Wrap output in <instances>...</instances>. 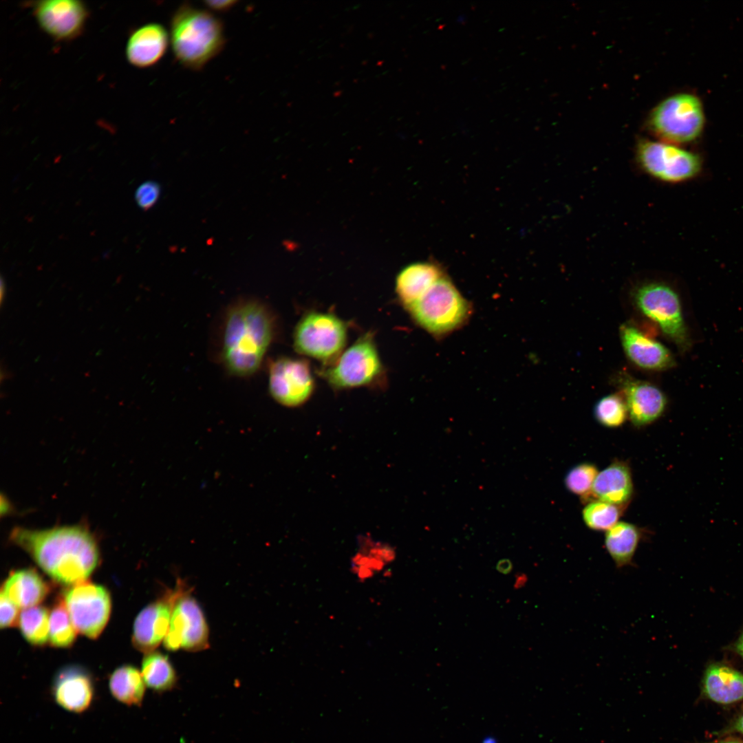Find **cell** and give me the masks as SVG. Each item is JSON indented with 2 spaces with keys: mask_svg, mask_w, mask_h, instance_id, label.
Returning <instances> with one entry per match:
<instances>
[{
  "mask_svg": "<svg viewBox=\"0 0 743 743\" xmlns=\"http://www.w3.org/2000/svg\"><path fill=\"white\" fill-rule=\"evenodd\" d=\"M703 690L711 700L730 704L743 700V674L726 666L713 665L705 671Z\"/></svg>",
  "mask_w": 743,
  "mask_h": 743,
  "instance_id": "obj_22",
  "label": "cell"
},
{
  "mask_svg": "<svg viewBox=\"0 0 743 743\" xmlns=\"http://www.w3.org/2000/svg\"><path fill=\"white\" fill-rule=\"evenodd\" d=\"M205 5L211 10L217 12L229 10L236 3V1H206Z\"/></svg>",
  "mask_w": 743,
  "mask_h": 743,
  "instance_id": "obj_34",
  "label": "cell"
},
{
  "mask_svg": "<svg viewBox=\"0 0 743 743\" xmlns=\"http://www.w3.org/2000/svg\"><path fill=\"white\" fill-rule=\"evenodd\" d=\"M64 602L76 631L96 638L105 627L110 614L108 591L86 581L74 585L65 594Z\"/></svg>",
  "mask_w": 743,
  "mask_h": 743,
  "instance_id": "obj_10",
  "label": "cell"
},
{
  "mask_svg": "<svg viewBox=\"0 0 743 743\" xmlns=\"http://www.w3.org/2000/svg\"><path fill=\"white\" fill-rule=\"evenodd\" d=\"M528 581L527 576L524 573H519L516 575L515 582L514 588L515 589H519L525 585Z\"/></svg>",
  "mask_w": 743,
  "mask_h": 743,
  "instance_id": "obj_36",
  "label": "cell"
},
{
  "mask_svg": "<svg viewBox=\"0 0 743 743\" xmlns=\"http://www.w3.org/2000/svg\"><path fill=\"white\" fill-rule=\"evenodd\" d=\"M48 592L47 584L32 569H23L11 573L1 590V593L18 607L24 609L40 603Z\"/></svg>",
  "mask_w": 743,
  "mask_h": 743,
  "instance_id": "obj_21",
  "label": "cell"
},
{
  "mask_svg": "<svg viewBox=\"0 0 743 743\" xmlns=\"http://www.w3.org/2000/svg\"><path fill=\"white\" fill-rule=\"evenodd\" d=\"M618 381L619 392L626 403L628 418L635 427L649 425L664 413L667 400L658 387L626 374L621 376Z\"/></svg>",
  "mask_w": 743,
  "mask_h": 743,
  "instance_id": "obj_15",
  "label": "cell"
},
{
  "mask_svg": "<svg viewBox=\"0 0 743 743\" xmlns=\"http://www.w3.org/2000/svg\"><path fill=\"white\" fill-rule=\"evenodd\" d=\"M19 608L13 602L0 594V626L1 628L14 627L19 623Z\"/></svg>",
  "mask_w": 743,
  "mask_h": 743,
  "instance_id": "obj_33",
  "label": "cell"
},
{
  "mask_svg": "<svg viewBox=\"0 0 743 743\" xmlns=\"http://www.w3.org/2000/svg\"><path fill=\"white\" fill-rule=\"evenodd\" d=\"M169 45V34L158 23L144 24L131 32L126 45L128 62L138 68L156 64L164 55Z\"/></svg>",
  "mask_w": 743,
  "mask_h": 743,
  "instance_id": "obj_18",
  "label": "cell"
},
{
  "mask_svg": "<svg viewBox=\"0 0 743 743\" xmlns=\"http://www.w3.org/2000/svg\"><path fill=\"white\" fill-rule=\"evenodd\" d=\"M638 165L647 174L665 182L677 183L696 175L701 168L698 155L667 142L640 140L636 147Z\"/></svg>",
  "mask_w": 743,
  "mask_h": 743,
  "instance_id": "obj_9",
  "label": "cell"
},
{
  "mask_svg": "<svg viewBox=\"0 0 743 743\" xmlns=\"http://www.w3.org/2000/svg\"><path fill=\"white\" fill-rule=\"evenodd\" d=\"M19 624L23 637L32 645H42L50 639V614L45 607L25 608Z\"/></svg>",
  "mask_w": 743,
  "mask_h": 743,
  "instance_id": "obj_26",
  "label": "cell"
},
{
  "mask_svg": "<svg viewBox=\"0 0 743 743\" xmlns=\"http://www.w3.org/2000/svg\"><path fill=\"white\" fill-rule=\"evenodd\" d=\"M440 265L429 261L416 262L405 267L396 280V292L407 310L444 275Z\"/></svg>",
  "mask_w": 743,
  "mask_h": 743,
  "instance_id": "obj_20",
  "label": "cell"
},
{
  "mask_svg": "<svg viewBox=\"0 0 743 743\" xmlns=\"http://www.w3.org/2000/svg\"><path fill=\"white\" fill-rule=\"evenodd\" d=\"M145 682L142 674L134 667L124 665L111 675L109 687L111 695L128 706H140L145 693Z\"/></svg>",
  "mask_w": 743,
  "mask_h": 743,
  "instance_id": "obj_24",
  "label": "cell"
},
{
  "mask_svg": "<svg viewBox=\"0 0 743 743\" xmlns=\"http://www.w3.org/2000/svg\"><path fill=\"white\" fill-rule=\"evenodd\" d=\"M594 413L597 422L608 428L621 426L628 418L626 403L620 392L601 398L596 403Z\"/></svg>",
  "mask_w": 743,
  "mask_h": 743,
  "instance_id": "obj_30",
  "label": "cell"
},
{
  "mask_svg": "<svg viewBox=\"0 0 743 743\" xmlns=\"http://www.w3.org/2000/svg\"><path fill=\"white\" fill-rule=\"evenodd\" d=\"M623 508L597 499L592 500L583 508L582 517L589 528L607 531L618 522Z\"/></svg>",
  "mask_w": 743,
  "mask_h": 743,
  "instance_id": "obj_28",
  "label": "cell"
},
{
  "mask_svg": "<svg viewBox=\"0 0 743 743\" xmlns=\"http://www.w3.org/2000/svg\"><path fill=\"white\" fill-rule=\"evenodd\" d=\"M704 115L699 98L689 94H679L658 105L649 118L652 132L669 144L686 143L702 133Z\"/></svg>",
  "mask_w": 743,
  "mask_h": 743,
  "instance_id": "obj_8",
  "label": "cell"
},
{
  "mask_svg": "<svg viewBox=\"0 0 743 743\" xmlns=\"http://www.w3.org/2000/svg\"><path fill=\"white\" fill-rule=\"evenodd\" d=\"M596 466L588 462L579 464L567 473L564 478L566 488L584 500H590L592 488L598 474Z\"/></svg>",
  "mask_w": 743,
  "mask_h": 743,
  "instance_id": "obj_31",
  "label": "cell"
},
{
  "mask_svg": "<svg viewBox=\"0 0 743 743\" xmlns=\"http://www.w3.org/2000/svg\"><path fill=\"white\" fill-rule=\"evenodd\" d=\"M191 590L182 581H178L173 589L167 590L162 597L138 614L132 638L138 650L145 654L152 652L164 640L176 601Z\"/></svg>",
  "mask_w": 743,
  "mask_h": 743,
  "instance_id": "obj_13",
  "label": "cell"
},
{
  "mask_svg": "<svg viewBox=\"0 0 743 743\" xmlns=\"http://www.w3.org/2000/svg\"><path fill=\"white\" fill-rule=\"evenodd\" d=\"M319 374L335 390L384 385L386 373L374 333L364 334Z\"/></svg>",
  "mask_w": 743,
  "mask_h": 743,
  "instance_id": "obj_6",
  "label": "cell"
},
{
  "mask_svg": "<svg viewBox=\"0 0 743 743\" xmlns=\"http://www.w3.org/2000/svg\"><path fill=\"white\" fill-rule=\"evenodd\" d=\"M407 310L417 325L438 338L461 328L473 311L471 303L446 274Z\"/></svg>",
  "mask_w": 743,
  "mask_h": 743,
  "instance_id": "obj_4",
  "label": "cell"
},
{
  "mask_svg": "<svg viewBox=\"0 0 743 743\" xmlns=\"http://www.w3.org/2000/svg\"><path fill=\"white\" fill-rule=\"evenodd\" d=\"M496 570L502 574H508L513 570V563L511 561L508 559H501L496 565Z\"/></svg>",
  "mask_w": 743,
  "mask_h": 743,
  "instance_id": "obj_35",
  "label": "cell"
},
{
  "mask_svg": "<svg viewBox=\"0 0 743 743\" xmlns=\"http://www.w3.org/2000/svg\"><path fill=\"white\" fill-rule=\"evenodd\" d=\"M641 539L640 530L636 525L625 521H618L606 531L605 546L617 568L632 565Z\"/></svg>",
  "mask_w": 743,
  "mask_h": 743,
  "instance_id": "obj_23",
  "label": "cell"
},
{
  "mask_svg": "<svg viewBox=\"0 0 743 743\" xmlns=\"http://www.w3.org/2000/svg\"><path fill=\"white\" fill-rule=\"evenodd\" d=\"M191 590L182 595L173 609L164 645L171 651L182 649L199 652L209 647L208 627L198 602Z\"/></svg>",
  "mask_w": 743,
  "mask_h": 743,
  "instance_id": "obj_11",
  "label": "cell"
},
{
  "mask_svg": "<svg viewBox=\"0 0 743 743\" xmlns=\"http://www.w3.org/2000/svg\"><path fill=\"white\" fill-rule=\"evenodd\" d=\"M347 338L344 321L329 312H311L298 322L293 334L295 350L325 364L333 363L343 353Z\"/></svg>",
  "mask_w": 743,
  "mask_h": 743,
  "instance_id": "obj_7",
  "label": "cell"
},
{
  "mask_svg": "<svg viewBox=\"0 0 743 743\" xmlns=\"http://www.w3.org/2000/svg\"><path fill=\"white\" fill-rule=\"evenodd\" d=\"M619 336L625 354L637 367L650 371H663L676 365L674 357L664 345L646 336L635 325L622 324Z\"/></svg>",
  "mask_w": 743,
  "mask_h": 743,
  "instance_id": "obj_16",
  "label": "cell"
},
{
  "mask_svg": "<svg viewBox=\"0 0 743 743\" xmlns=\"http://www.w3.org/2000/svg\"><path fill=\"white\" fill-rule=\"evenodd\" d=\"M482 743H496L495 739L492 737H488L484 740Z\"/></svg>",
  "mask_w": 743,
  "mask_h": 743,
  "instance_id": "obj_39",
  "label": "cell"
},
{
  "mask_svg": "<svg viewBox=\"0 0 743 743\" xmlns=\"http://www.w3.org/2000/svg\"><path fill=\"white\" fill-rule=\"evenodd\" d=\"M76 632L64 601H60L50 615V643L58 647H68L75 640Z\"/></svg>",
  "mask_w": 743,
  "mask_h": 743,
  "instance_id": "obj_29",
  "label": "cell"
},
{
  "mask_svg": "<svg viewBox=\"0 0 743 743\" xmlns=\"http://www.w3.org/2000/svg\"><path fill=\"white\" fill-rule=\"evenodd\" d=\"M160 194L159 184L153 181H147L141 184L135 193L136 201L142 209L147 211L158 202Z\"/></svg>",
  "mask_w": 743,
  "mask_h": 743,
  "instance_id": "obj_32",
  "label": "cell"
},
{
  "mask_svg": "<svg viewBox=\"0 0 743 743\" xmlns=\"http://www.w3.org/2000/svg\"><path fill=\"white\" fill-rule=\"evenodd\" d=\"M141 674L146 685L156 691L171 690L177 683L175 671L168 657L158 652L146 654Z\"/></svg>",
  "mask_w": 743,
  "mask_h": 743,
  "instance_id": "obj_25",
  "label": "cell"
},
{
  "mask_svg": "<svg viewBox=\"0 0 743 743\" xmlns=\"http://www.w3.org/2000/svg\"><path fill=\"white\" fill-rule=\"evenodd\" d=\"M10 539L27 552L50 577L67 585L83 582L98 563L93 535L85 528L56 526L43 530L13 528Z\"/></svg>",
  "mask_w": 743,
  "mask_h": 743,
  "instance_id": "obj_1",
  "label": "cell"
},
{
  "mask_svg": "<svg viewBox=\"0 0 743 743\" xmlns=\"http://www.w3.org/2000/svg\"><path fill=\"white\" fill-rule=\"evenodd\" d=\"M631 298L640 313L653 321L680 352L690 349L691 340L680 297L669 284L654 278L641 280L632 288Z\"/></svg>",
  "mask_w": 743,
  "mask_h": 743,
  "instance_id": "obj_5",
  "label": "cell"
},
{
  "mask_svg": "<svg viewBox=\"0 0 743 743\" xmlns=\"http://www.w3.org/2000/svg\"><path fill=\"white\" fill-rule=\"evenodd\" d=\"M170 41L182 66L200 70L224 48L223 23L207 10L183 4L171 17Z\"/></svg>",
  "mask_w": 743,
  "mask_h": 743,
  "instance_id": "obj_3",
  "label": "cell"
},
{
  "mask_svg": "<svg viewBox=\"0 0 743 743\" xmlns=\"http://www.w3.org/2000/svg\"><path fill=\"white\" fill-rule=\"evenodd\" d=\"M52 693L56 704L63 709L82 713L93 701V682L88 672L82 667H65L54 678Z\"/></svg>",
  "mask_w": 743,
  "mask_h": 743,
  "instance_id": "obj_17",
  "label": "cell"
},
{
  "mask_svg": "<svg viewBox=\"0 0 743 743\" xmlns=\"http://www.w3.org/2000/svg\"><path fill=\"white\" fill-rule=\"evenodd\" d=\"M634 484L630 467L627 462L616 460L598 473L594 482L591 497L625 507L631 500Z\"/></svg>",
  "mask_w": 743,
  "mask_h": 743,
  "instance_id": "obj_19",
  "label": "cell"
},
{
  "mask_svg": "<svg viewBox=\"0 0 743 743\" xmlns=\"http://www.w3.org/2000/svg\"><path fill=\"white\" fill-rule=\"evenodd\" d=\"M275 318L263 303L244 299L226 311L220 342V358L232 375L246 377L260 367L274 340Z\"/></svg>",
  "mask_w": 743,
  "mask_h": 743,
  "instance_id": "obj_2",
  "label": "cell"
},
{
  "mask_svg": "<svg viewBox=\"0 0 743 743\" xmlns=\"http://www.w3.org/2000/svg\"><path fill=\"white\" fill-rule=\"evenodd\" d=\"M367 550H362L352 560V572L362 580L372 578L395 558L394 551L385 546L376 544Z\"/></svg>",
  "mask_w": 743,
  "mask_h": 743,
  "instance_id": "obj_27",
  "label": "cell"
},
{
  "mask_svg": "<svg viewBox=\"0 0 743 743\" xmlns=\"http://www.w3.org/2000/svg\"><path fill=\"white\" fill-rule=\"evenodd\" d=\"M269 391L279 404L299 407L312 396L314 379L308 362L301 358L281 357L269 365Z\"/></svg>",
  "mask_w": 743,
  "mask_h": 743,
  "instance_id": "obj_12",
  "label": "cell"
},
{
  "mask_svg": "<svg viewBox=\"0 0 743 743\" xmlns=\"http://www.w3.org/2000/svg\"><path fill=\"white\" fill-rule=\"evenodd\" d=\"M734 727L737 731L743 734V714L737 719Z\"/></svg>",
  "mask_w": 743,
  "mask_h": 743,
  "instance_id": "obj_37",
  "label": "cell"
},
{
  "mask_svg": "<svg viewBox=\"0 0 743 743\" xmlns=\"http://www.w3.org/2000/svg\"><path fill=\"white\" fill-rule=\"evenodd\" d=\"M737 650L738 653L741 655V656L743 658V633L740 637V639L737 642Z\"/></svg>",
  "mask_w": 743,
  "mask_h": 743,
  "instance_id": "obj_38",
  "label": "cell"
},
{
  "mask_svg": "<svg viewBox=\"0 0 743 743\" xmlns=\"http://www.w3.org/2000/svg\"><path fill=\"white\" fill-rule=\"evenodd\" d=\"M716 743H741L735 740H724Z\"/></svg>",
  "mask_w": 743,
  "mask_h": 743,
  "instance_id": "obj_40",
  "label": "cell"
},
{
  "mask_svg": "<svg viewBox=\"0 0 743 743\" xmlns=\"http://www.w3.org/2000/svg\"><path fill=\"white\" fill-rule=\"evenodd\" d=\"M32 7L41 29L58 41H70L78 36L88 17L87 6L80 1H39L32 3Z\"/></svg>",
  "mask_w": 743,
  "mask_h": 743,
  "instance_id": "obj_14",
  "label": "cell"
}]
</instances>
